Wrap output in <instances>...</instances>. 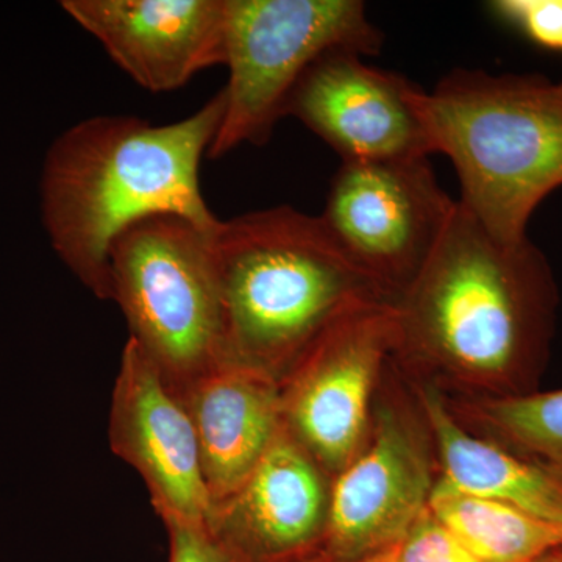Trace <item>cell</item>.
Wrapping results in <instances>:
<instances>
[{
  "label": "cell",
  "mask_w": 562,
  "mask_h": 562,
  "mask_svg": "<svg viewBox=\"0 0 562 562\" xmlns=\"http://www.w3.org/2000/svg\"><path fill=\"white\" fill-rule=\"evenodd\" d=\"M224 90L172 124L94 116L63 133L47 154L44 224L77 279L110 299L111 244L154 214H179L205 231L220 224L201 190V162L224 117Z\"/></svg>",
  "instance_id": "6da1fadb"
},
{
  "label": "cell",
  "mask_w": 562,
  "mask_h": 562,
  "mask_svg": "<svg viewBox=\"0 0 562 562\" xmlns=\"http://www.w3.org/2000/svg\"><path fill=\"white\" fill-rule=\"evenodd\" d=\"M552 271L530 241H497L458 202L438 246L395 302L397 346L483 382H520L546 350Z\"/></svg>",
  "instance_id": "7a4b0ae2"
},
{
  "label": "cell",
  "mask_w": 562,
  "mask_h": 562,
  "mask_svg": "<svg viewBox=\"0 0 562 562\" xmlns=\"http://www.w3.org/2000/svg\"><path fill=\"white\" fill-rule=\"evenodd\" d=\"M225 360L262 372L291 368L344 313L390 294L347 257L319 216L272 206L211 232Z\"/></svg>",
  "instance_id": "3957f363"
},
{
  "label": "cell",
  "mask_w": 562,
  "mask_h": 562,
  "mask_svg": "<svg viewBox=\"0 0 562 562\" xmlns=\"http://www.w3.org/2000/svg\"><path fill=\"white\" fill-rule=\"evenodd\" d=\"M419 111L431 154L453 162L458 202L497 241H527L532 213L562 187V81L457 69Z\"/></svg>",
  "instance_id": "277c9868"
},
{
  "label": "cell",
  "mask_w": 562,
  "mask_h": 562,
  "mask_svg": "<svg viewBox=\"0 0 562 562\" xmlns=\"http://www.w3.org/2000/svg\"><path fill=\"white\" fill-rule=\"evenodd\" d=\"M213 231L179 214H154L110 247V299L173 391L225 360Z\"/></svg>",
  "instance_id": "5b68a950"
},
{
  "label": "cell",
  "mask_w": 562,
  "mask_h": 562,
  "mask_svg": "<svg viewBox=\"0 0 562 562\" xmlns=\"http://www.w3.org/2000/svg\"><path fill=\"white\" fill-rule=\"evenodd\" d=\"M225 110L209 150L221 158L272 136L292 90L335 49L375 55L383 35L358 0H225Z\"/></svg>",
  "instance_id": "8992f818"
},
{
  "label": "cell",
  "mask_w": 562,
  "mask_h": 562,
  "mask_svg": "<svg viewBox=\"0 0 562 562\" xmlns=\"http://www.w3.org/2000/svg\"><path fill=\"white\" fill-rule=\"evenodd\" d=\"M454 205L428 157L342 161L319 217L347 257L398 301L438 246Z\"/></svg>",
  "instance_id": "52a82bcc"
},
{
  "label": "cell",
  "mask_w": 562,
  "mask_h": 562,
  "mask_svg": "<svg viewBox=\"0 0 562 562\" xmlns=\"http://www.w3.org/2000/svg\"><path fill=\"white\" fill-rule=\"evenodd\" d=\"M397 341L395 305L372 303L333 321L291 366L281 394L284 427L314 460L331 468L353 460L373 384Z\"/></svg>",
  "instance_id": "ba28073f"
},
{
  "label": "cell",
  "mask_w": 562,
  "mask_h": 562,
  "mask_svg": "<svg viewBox=\"0 0 562 562\" xmlns=\"http://www.w3.org/2000/svg\"><path fill=\"white\" fill-rule=\"evenodd\" d=\"M364 55L335 49L303 72L286 105L342 161L430 157L422 122V88L397 72L375 68Z\"/></svg>",
  "instance_id": "9c48e42d"
},
{
  "label": "cell",
  "mask_w": 562,
  "mask_h": 562,
  "mask_svg": "<svg viewBox=\"0 0 562 562\" xmlns=\"http://www.w3.org/2000/svg\"><path fill=\"white\" fill-rule=\"evenodd\" d=\"M110 443L144 480L162 522L209 527L213 501L190 414L131 338L111 398Z\"/></svg>",
  "instance_id": "30bf717a"
},
{
  "label": "cell",
  "mask_w": 562,
  "mask_h": 562,
  "mask_svg": "<svg viewBox=\"0 0 562 562\" xmlns=\"http://www.w3.org/2000/svg\"><path fill=\"white\" fill-rule=\"evenodd\" d=\"M63 10L151 92L225 65V0H65Z\"/></svg>",
  "instance_id": "8fae6325"
},
{
  "label": "cell",
  "mask_w": 562,
  "mask_h": 562,
  "mask_svg": "<svg viewBox=\"0 0 562 562\" xmlns=\"http://www.w3.org/2000/svg\"><path fill=\"white\" fill-rule=\"evenodd\" d=\"M328 497L316 460L283 425L246 483L214 506L209 528L241 562L295 553L327 525Z\"/></svg>",
  "instance_id": "7c38bea8"
},
{
  "label": "cell",
  "mask_w": 562,
  "mask_h": 562,
  "mask_svg": "<svg viewBox=\"0 0 562 562\" xmlns=\"http://www.w3.org/2000/svg\"><path fill=\"white\" fill-rule=\"evenodd\" d=\"M276 376L232 360L173 391L194 425L213 508L246 483L283 428Z\"/></svg>",
  "instance_id": "4fadbf2b"
},
{
  "label": "cell",
  "mask_w": 562,
  "mask_h": 562,
  "mask_svg": "<svg viewBox=\"0 0 562 562\" xmlns=\"http://www.w3.org/2000/svg\"><path fill=\"white\" fill-rule=\"evenodd\" d=\"M431 490L420 447L386 414L372 442L336 480L325 528L342 552L379 546L413 527L427 509Z\"/></svg>",
  "instance_id": "5bb4252c"
},
{
  "label": "cell",
  "mask_w": 562,
  "mask_h": 562,
  "mask_svg": "<svg viewBox=\"0 0 562 562\" xmlns=\"http://www.w3.org/2000/svg\"><path fill=\"white\" fill-rule=\"evenodd\" d=\"M424 402L441 454L442 482L462 494L506 503L562 525V480L462 430L435 394H425Z\"/></svg>",
  "instance_id": "9a60e30c"
},
{
  "label": "cell",
  "mask_w": 562,
  "mask_h": 562,
  "mask_svg": "<svg viewBox=\"0 0 562 562\" xmlns=\"http://www.w3.org/2000/svg\"><path fill=\"white\" fill-rule=\"evenodd\" d=\"M428 512L479 562H538L562 549V525L506 505L435 484Z\"/></svg>",
  "instance_id": "2e32d148"
},
{
  "label": "cell",
  "mask_w": 562,
  "mask_h": 562,
  "mask_svg": "<svg viewBox=\"0 0 562 562\" xmlns=\"http://www.w3.org/2000/svg\"><path fill=\"white\" fill-rule=\"evenodd\" d=\"M480 414L520 457L562 480V390L487 398Z\"/></svg>",
  "instance_id": "e0dca14e"
},
{
  "label": "cell",
  "mask_w": 562,
  "mask_h": 562,
  "mask_svg": "<svg viewBox=\"0 0 562 562\" xmlns=\"http://www.w3.org/2000/svg\"><path fill=\"white\" fill-rule=\"evenodd\" d=\"M490 9L536 46L562 54V0H497Z\"/></svg>",
  "instance_id": "ac0fdd59"
},
{
  "label": "cell",
  "mask_w": 562,
  "mask_h": 562,
  "mask_svg": "<svg viewBox=\"0 0 562 562\" xmlns=\"http://www.w3.org/2000/svg\"><path fill=\"white\" fill-rule=\"evenodd\" d=\"M392 562H479L428 508L392 547Z\"/></svg>",
  "instance_id": "d6986e66"
},
{
  "label": "cell",
  "mask_w": 562,
  "mask_h": 562,
  "mask_svg": "<svg viewBox=\"0 0 562 562\" xmlns=\"http://www.w3.org/2000/svg\"><path fill=\"white\" fill-rule=\"evenodd\" d=\"M169 531V562H241L220 542L206 525H166Z\"/></svg>",
  "instance_id": "ffe728a7"
},
{
  "label": "cell",
  "mask_w": 562,
  "mask_h": 562,
  "mask_svg": "<svg viewBox=\"0 0 562 562\" xmlns=\"http://www.w3.org/2000/svg\"><path fill=\"white\" fill-rule=\"evenodd\" d=\"M368 562H392V547L390 550H386V552L372 558V560Z\"/></svg>",
  "instance_id": "44dd1931"
},
{
  "label": "cell",
  "mask_w": 562,
  "mask_h": 562,
  "mask_svg": "<svg viewBox=\"0 0 562 562\" xmlns=\"http://www.w3.org/2000/svg\"><path fill=\"white\" fill-rule=\"evenodd\" d=\"M546 562H562V549L550 553L549 557H547Z\"/></svg>",
  "instance_id": "7402d4cb"
},
{
  "label": "cell",
  "mask_w": 562,
  "mask_h": 562,
  "mask_svg": "<svg viewBox=\"0 0 562 562\" xmlns=\"http://www.w3.org/2000/svg\"><path fill=\"white\" fill-rule=\"evenodd\" d=\"M546 560H547V557H546V558H542V560H541V561H538V562H546Z\"/></svg>",
  "instance_id": "603a6c76"
}]
</instances>
